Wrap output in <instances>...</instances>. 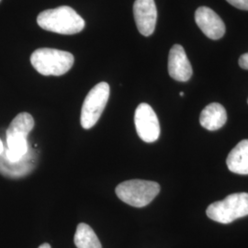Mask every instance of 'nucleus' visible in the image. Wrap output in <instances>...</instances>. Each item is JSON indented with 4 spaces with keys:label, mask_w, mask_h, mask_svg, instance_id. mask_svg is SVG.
<instances>
[{
    "label": "nucleus",
    "mask_w": 248,
    "mask_h": 248,
    "mask_svg": "<svg viewBox=\"0 0 248 248\" xmlns=\"http://www.w3.org/2000/svg\"><path fill=\"white\" fill-rule=\"evenodd\" d=\"M207 216L213 221L220 223H230L248 215V193H233L224 200L211 204Z\"/></svg>",
    "instance_id": "obj_5"
},
{
    "label": "nucleus",
    "mask_w": 248,
    "mask_h": 248,
    "mask_svg": "<svg viewBox=\"0 0 248 248\" xmlns=\"http://www.w3.org/2000/svg\"><path fill=\"white\" fill-rule=\"evenodd\" d=\"M239 65L241 68L248 70V53H244L240 56Z\"/></svg>",
    "instance_id": "obj_15"
},
{
    "label": "nucleus",
    "mask_w": 248,
    "mask_h": 248,
    "mask_svg": "<svg viewBox=\"0 0 248 248\" xmlns=\"http://www.w3.org/2000/svg\"></svg>",
    "instance_id": "obj_20"
},
{
    "label": "nucleus",
    "mask_w": 248,
    "mask_h": 248,
    "mask_svg": "<svg viewBox=\"0 0 248 248\" xmlns=\"http://www.w3.org/2000/svg\"><path fill=\"white\" fill-rule=\"evenodd\" d=\"M195 20L204 34L212 40H219L225 33L222 18L208 7H201L196 10Z\"/></svg>",
    "instance_id": "obj_9"
},
{
    "label": "nucleus",
    "mask_w": 248,
    "mask_h": 248,
    "mask_svg": "<svg viewBox=\"0 0 248 248\" xmlns=\"http://www.w3.org/2000/svg\"><path fill=\"white\" fill-rule=\"evenodd\" d=\"M133 15L139 32L145 37L152 35L157 20V9L155 0H135Z\"/></svg>",
    "instance_id": "obj_8"
},
{
    "label": "nucleus",
    "mask_w": 248,
    "mask_h": 248,
    "mask_svg": "<svg viewBox=\"0 0 248 248\" xmlns=\"http://www.w3.org/2000/svg\"><path fill=\"white\" fill-rule=\"evenodd\" d=\"M115 191L122 202L133 207L142 208L159 194L160 186L154 181L133 179L119 184Z\"/></svg>",
    "instance_id": "obj_4"
},
{
    "label": "nucleus",
    "mask_w": 248,
    "mask_h": 248,
    "mask_svg": "<svg viewBox=\"0 0 248 248\" xmlns=\"http://www.w3.org/2000/svg\"><path fill=\"white\" fill-rule=\"evenodd\" d=\"M39 248H51V246L49 245V244H47V243H45V244H43V245H41Z\"/></svg>",
    "instance_id": "obj_17"
},
{
    "label": "nucleus",
    "mask_w": 248,
    "mask_h": 248,
    "mask_svg": "<svg viewBox=\"0 0 248 248\" xmlns=\"http://www.w3.org/2000/svg\"><path fill=\"white\" fill-rule=\"evenodd\" d=\"M74 62L72 53L51 48L37 49L31 56L32 66L43 76H62L71 69Z\"/></svg>",
    "instance_id": "obj_3"
},
{
    "label": "nucleus",
    "mask_w": 248,
    "mask_h": 248,
    "mask_svg": "<svg viewBox=\"0 0 248 248\" xmlns=\"http://www.w3.org/2000/svg\"><path fill=\"white\" fill-rule=\"evenodd\" d=\"M3 152H4V144H3V142H2L1 139H0V155L3 154Z\"/></svg>",
    "instance_id": "obj_16"
},
{
    "label": "nucleus",
    "mask_w": 248,
    "mask_h": 248,
    "mask_svg": "<svg viewBox=\"0 0 248 248\" xmlns=\"http://www.w3.org/2000/svg\"><path fill=\"white\" fill-rule=\"evenodd\" d=\"M169 73L173 79L179 82H186L192 77L191 64L180 45H174L169 52Z\"/></svg>",
    "instance_id": "obj_10"
},
{
    "label": "nucleus",
    "mask_w": 248,
    "mask_h": 248,
    "mask_svg": "<svg viewBox=\"0 0 248 248\" xmlns=\"http://www.w3.org/2000/svg\"><path fill=\"white\" fill-rule=\"evenodd\" d=\"M227 122L224 107L219 103H211L204 108L200 116V123L208 131H217Z\"/></svg>",
    "instance_id": "obj_11"
},
{
    "label": "nucleus",
    "mask_w": 248,
    "mask_h": 248,
    "mask_svg": "<svg viewBox=\"0 0 248 248\" xmlns=\"http://www.w3.org/2000/svg\"><path fill=\"white\" fill-rule=\"evenodd\" d=\"M230 3L232 6L242 9V10H248V0H226Z\"/></svg>",
    "instance_id": "obj_14"
},
{
    "label": "nucleus",
    "mask_w": 248,
    "mask_h": 248,
    "mask_svg": "<svg viewBox=\"0 0 248 248\" xmlns=\"http://www.w3.org/2000/svg\"><path fill=\"white\" fill-rule=\"evenodd\" d=\"M179 95H180L181 97H183V96H184V92H180V93H179Z\"/></svg>",
    "instance_id": "obj_18"
},
{
    "label": "nucleus",
    "mask_w": 248,
    "mask_h": 248,
    "mask_svg": "<svg viewBox=\"0 0 248 248\" xmlns=\"http://www.w3.org/2000/svg\"><path fill=\"white\" fill-rule=\"evenodd\" d=\"M226 164L231 172L248 175V140L241 141L231 151Z\"/></svg>",
    "instance_id": "obj_12"
},
{
    "label": "nucleus",
    "mask_w": 248,
    "mask_h": 248,
    "mask_svg": "<svg viewBox=\"0 0 248 248\" xmlns=\"http://www.w3.org/2000/svg\"><path fill=\"white\" fill-rule=\"evenodd\" d=\"M74 240L78 248H102L97 234L86 223L78 224Z\"/></svg>",
    "instance_id": "obj_13"
},
{
    "label": "nucleus",
    "mask_w": 248,
    "mask_h": 248,
    "mask_svg": "<svg viewBox=\"0 0 248 248\" xmlns=\"http://www.w3.org/2000/svg\"><path fill=\"white\" fill-rule=\"evenodd\" d=\"M134 124L138 136L143 142H155L160 136L158 118L153 108L147 103H141L134 114Z\"/></svg>",
    "instance_id": "obj_7"
},
{
    "label": "nucleus",
    "mask_w": 248,
    "mask_h": 248,
    "mask_svg": "<svg viewBox=\"0 0 248 248\" xmlns=\"http://www.w3.org/2000/svg\"><path fill=\"white\" fill-rule=\"evenodd\" d=\"M0 1H1V0H0Z\"/></svg>",
    "instance_id": "obj_19"
},
{
    "label": "nucleus",
    "mask_w": 248,
    "mask_h": 248,
    "mask_svg": "<svg viewBox=\"0 0 248 248\" xmlns=\"http://www.w3.org/2000/svg\"><path fill=\"white\" fill-rule=\"evenodd\" d=\"M109 98V86L106 82H100L91 89L84 100L80 123L81 126L89 130L98 123L104 111Z\"/></svg>",
    "instance_id": "obj_6"
},
{
    "label": "nucleus",
    "mask_w": 248,
    "mask_h": 248,
    "mask_svg": "<svg viewBox=\"0 0 248 248\" xmlns=\"http://www.w3.org/2000/svg\"><path fill=\"white\" fill-rule=\"evenodd\" d=\"M34 128L32 116L27 112H21L15 117L7 130L8 149L6 158L9 162H18L22 159L29 152L27 137Z\"/></svg>",
    "instance_id": "obj_2"
},
{
    "label": "nucleus",
    "mask_w": 248,
    "mask_h": 248,
    "mask_svg": "<svg viewBox=\"0 0 248 248\" xmlns=\"http://www.w3.org/2000/svg\"><path fill=\"white\" fill-rule=\"evenodd\" d=\"M38 25L45 31L63 35L79 33L86 22L77 11L67 6L41 12L37 18Z\"/></svg>",
    "instance_id": "obj_1"
}]
</instances>
